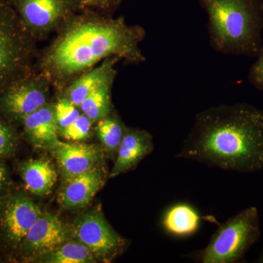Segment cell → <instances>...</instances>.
<instances>
[{
    "label": "cell",
    "instance_id": "cell-11",
    "mask_svg": "<svg viewBox=\"0 0 263 263\" xmlns=\"http://www.w3.org/2000/svg\"><path fill=\"white\" fill-rule=\"evenodd\" d=\"M68 230L60 218L43 214L22 243L26 250L44 254L63 245L68 240Z\"/></svg>",
    "mask_w": 263,
    "mask_h": 263
},
{
    "label": "cell",
    "instance_id": "cell-6",
    "mask_svg": "<svg viewBox=\"0 0 263 263\" xmlns=\"http://www.w3.org/2000/svg\"><path fill=\"white\" fill-rule=\"evenodd\" d=\"M32 37H42L82 9L76 0H9Z\"/></svg>",
    "mask_w": 263,
    "mask_h": 263
},
{
    "label": "cell",
    "instance_id": "cell-16",
    "mask_svg": "<svg viewBox=\"0 0 263 263\" xmlns=\"http://www.w3.org/2000/svg\"><path fill=\"white\" fill-rule=\"evenodd\" d=\"M22 174L26 188L38 196L48 195L57 182L54 165L46 159L31 160L25 162L22 167Z\"/></svg>",
    "mask_w": 263,
    "mask_h": 263
},
{
    "label": "cell",
    "instance_id": "cell-26",
    "mask_svg": "<svg viewBox=\"0 0 263 263\" xmlns=\"http://www.w3.org/2000/svg\"><path fill=\"white\" fill-rule=\"evenodd\" d=\"M7 179V173L4 166L0 164V190L4 186Z\"/></svg>",
    "mask_w": 263,
    "mask_h": 263
},
{
    "label": "cell",
    "instance_id": "cell-7",
    "mask_svg": "<svg viewBox=\"0 0 263 263\" xmlns=\"http://www.w3.org/2000/svg\"><path fill=\"white\" fill-rule=\"evenodd\" d=\"M73 234L95 256L102 258H114L122 252L126 243L99 212L81 216L74 226Z\"/></svg>",
    "mask_w": 263,
    "mask_h": 263
},
{
    "label": "cell",
    "instance_id": "cell-13",
    "mask_svg": "<svg viewBox=\"0 0 263 263\" xmlns=\"http://www.w3.org/2000/svg\"><path fill=\"white\" fill-rule=\"evenodd\" d=\"M153 148L152 136L148 132L126 128L110 177H116L136 167Z\"/></svg>",
    "mask_w": 263,
    "mask_h": 263
},
{
    "label": "cell",
    "instance_id": "cell-21",
    "mask_svg": "<svg viewBox=\"0 0 263 263\" xmlns=\"http://www.w3.org/2000/svg\"><path fill=\"white\" fill-rule=\"evenodd\" d=\"M54 112L57 125L60 130L68 127L81 115L77 106L67 98L58 100L54 105Z\"/></svg>",
    "mask_w": 263,
    "mask_h": 263
},
{
    "label": "cell",
    "instance_id": "cell-3",
    "mask_svg": "<svg viewBox=\"0 0 263 263\" xmlns=\"http://www.w3.org/2000/svg\"><path fill=\"white\" fill-rule=\"evenodd\" d=\"M206 12L209 43L224 54L257 57L263 49V2L198 0Z\"/></svg>",
    "mask_w": 263,
    "mask_h": 263
},
{
    "label": "cell",
    "instance_id": "cell-8",
    "mask_svg": "<svg viewBox=\"0 0 263 263\" xmlns=\"http://www.w3.org/2000/svg\"><path fill=\"white\" fill-rule=\"evenodd\" d=\"M50 85L42 73L29 75L2 92L0 105L7 113L24 119L47 103Z\"/></svg>",
    "mask_w": 263,
    "mask_h": 263
},
{
    "label": "cell",
    "instance_id": "cell-23",
    "mask_svg": "<svg viewBox=\"0 0 263 263\" xmlns=\"http://www.w3.org/2000/svg\"><path fill=\"white\" fill-rule=\"evenodd\" d=\"M83 8L98 10L106 15H110L118 9L123 0H76Z\"/></svg>",
    "mask_w": 263,
    "mask_h": 263
},
{
    "label": "cell",
    "instance_id": "cell-10",
    "mask_svg": "<svg viewBox=\"0 0 263 263\" xmlns=\"http://www.w3.org/2000/svg\"><path fill=\"white\" fill-rule=\"evenodd\" d=\"M51 150L66 181L93 168L102 157L101 151L95 145L60 141Z\"/></svg>",
    "mask_w": 263,
    "mask_h": 263
},
{
    "label": "cell",
    "instance_id": "cell-1",
    "mask_svg": "<svg viewBox=\"0 0 263 263\" xmlns=\"http://www.w3.org/2000/svg\"><path fill=\"white\" fill-rule=\"evenodd\" d=\"M146 31L84 8L66 21L61 32L41 57L40 69L51 84L63 86L98 62L117 57L129 63L146 61L140 44Z\"/></svg>",
    "mask_w": 263,
    "mask_h": 263
},
{
    "label": "cell",
    "instance_id": "cell-25",
    "mask_svg": "<svg viewBox=\"0 0 263 263\" xmlns=\"http://www.w3.org/2000/svg\"><path fill=\"white\" fill-rule=\"evenodd\" d=\"M249 72V81L256 89L263 90V49Z\"/></svg>",
    "mask_w": 263,
    "mask_h": 263
},
{
    "label": "cell",
    "instance_id": "cell-14",
    "mask_svg": "<svg viewBox=\"0 0 263 263\" xmlns=\"http://www.w3.org/2000/svg\"><path fill=\"white\" fill-rule=\"evenodd\" d=\"M119 57L105 59L98 67L91 68L74 79L66 89V98L79 107L84 99L102 85L114 81L117 76L116 65Z\"/></svg>",
    "mask_w": 263,
    "mask_h": 263
},
{
    "label": "cell",
    "instance_id": "cell-27",
    "mask_svg": "<svg viewBox=\"0 0 263 263\" xmlns=\"http://www.w3.org/2000/svg\"><path fill=\"white\" fill-rule=\"evenodd\" d=\"M257 262L259 263H263V249L259 255V258L257 259Z\"/></svg>",
    "mask_w": 263,
    "mask_h": 263
},
{
    "label": "cell",
    "instance_id": "cell-12",
    "mask_svg": "<svg viewBox=\"0 0 263 263\" xmlns=\"http://www.w3.org/2000/svg\"><path fill=\"white\" fill-rule=\"evenodd\" d=\"M105 182L103 170L98 166L84 174L67 180L59 195V202L65 209H80L94 198Z\"/></svg>",
    "mask_w": 263,
    "mask_h": 263
},
{
    "label": "cell",
    "instance_id": "cell-20",
    "mask_svg": "<svg viewBox=\"0 0 263 263\" xmlns=\"http://www.w3.org/2000/svg\"><path fill=\"white\" fill-rule=\"evenodd\" d=\"M96 129L103 146L108 152L117 154L126 131V128L119 118L109 114L98 121Z\"/></svg>",
    "mask_w": 263,
    "mask_h": 263
},
{
    "label": "cell",
    "instance_id": "cell-5",
    "mask_svg": "<svg viewBox=\"0 0 263 263\" xmlns=\"http://www.w3.org/2000/svg\"><path fill=\"white\" fill-rule=\"evenodd\" d=\"M32 36L9 0H0V91L31 75Z\"/></svg>",
    "mask_w": 263,
    "mask_h": 263
},
{
    "label": "cell",
    "instance_id": "cell-22",
    "mask_svg": "<svg viewBox=\"0 0 263 263\" xmlns=\"http://www.w3.org/2000/svg\"><path fill=\"white\" fill-rule=\"evenodd\" d=\"M92 122L85 114L74 121L68 127L61 129L62 136L65 139L72 141H80L89 137Z\"/></svg>",
    "mask_w": 263,
    "mask_h": 263
},
{
    "label": "cell",
    "instance_id": "cell-17",
    "mask_svg": "<svg viewBox=\"0 0 263 263\" xmlns=\"http://www.w3.org/2000/svg\"><path fill=\"white\" fill-rule=\"evenodd\" d=\"M200 220L198 212L193 207L186 203H178L164 212L162 226L169 234L186 237L198 230Z\"/></svg>",
    "mask_w": 263,
    "mask_h": 263
},
{
    "label": "cell",
    "instance_id": "cell-24",
    "mask_svg": "<svg viewBox=\"0 0 263 263\" xmlns=\"http://www.w3.org/2000/svg\"><path fill=\"white\" fill-rule=\"evenodd\" d=\"M15 146L13 131L0 119V155H10Z\"/></svg>",
    "mask_w": 263,
    "mask_h": 263
},
{
    "label": "cell",
    "instance_id": "cell-4",
    "mask_svg": "<svg viewBox=\"0 0 263 263\" xmlns=\"http://www.w3.org/2000/svg\"><path fill=\"white\" fill-rule=\"evenodd\" d=\"M259 235L258 210L249 207L221 224L205 248L184 256L202 263L238 262L257 241Z\"/></svg>",
    "mask_w": 263,
    "mask_h": 263
},
{
    "label": "cell",
    "instance_id": "cell-19",
    "mask_svg": "<svg viewBox=\"0 0 263 263\" xmlns=\"http://www.w3.org/2000/svg\"><path fill=\"white\" fill-rule=\"evenodd\" d=\"M95 255L87 247L78 241L67 240L54 250L43 254V262L88 263L95 262Z\"/></svg>",
    "mask_w": 263,
    "mask_h": 263
},
{
    "label": "cell",
    "instance_id": "cell-18",
    "mask_svg": "<svg viewBox=\"0 0 263 263\" xmlns=\"http://www.w3.org/2000/svg\"><path fill=\"white\" fill-rule=\"evenodd\" d=\"M114 81H108L90 93L79 108L91 122H98L110 114L111 87Z\"/></svg>",
    "mask_w": 263,
    "mask_h": 263
},
{
    "label": "cell",
    "instance_id": "cell-15",
    "mask_svg": "<svg viewBox=\"0 0 263 263\" xmlns=\"http://www.w3.org/2000/svg\"><path fill=\"white\" fill-rule=\"evenodd\" d=\"M24 129L35 146L51 149L60 141L54 106L46 103L24 119Z\"/></svg>",
    "mask_w": 263,
    "mask_h": 263
},
{
    "label": "cell",
    "instance_id": "cell-2",
    "mask_svg": "<svg viewBox=\"0 0 263 263\" xmlns=\"http://www.w3.org/2000/svg\"><path fill=\"white\" fill-rule=\"evenodd\" d=\"M175 157L234 172L263 171L262 109L241 103L202 110Z\"/></svg>",
    "mask_w": 263,
    "mask_h": 263
},
{
    "label": "cell",
    "instance_id": "cell-9",
    "mask_svg": "<svg viewBox=\"0 0 263 263\" xmlns=\"http://www.w3.org/2000/svg\"><path fill=\"white\" fill-rule=\"evenodd\" d=\"M42 214L40 208L28 197L10 199L2 214V224L10 243L15 246L22 243Z\"/></svg>",
    "mask_w": 263,
    "mask_h": 263
}]
</instances>
